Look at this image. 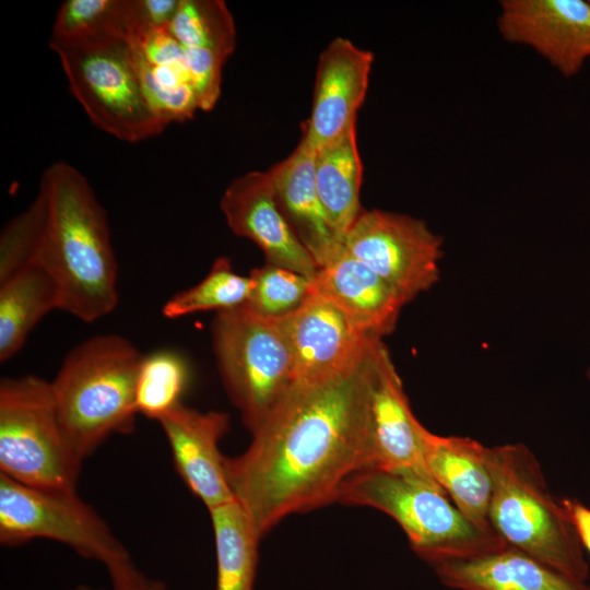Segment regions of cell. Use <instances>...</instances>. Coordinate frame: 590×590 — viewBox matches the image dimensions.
I'll use <instances>...</instances> for the list:
<instances>
[{
  "instance_id": "6da1fadb",
  "label": "cell",
  "mask_w": 590,
  "mask_h": 590,
  "mask_svg": "<svg viewBox=\"0 0 590 590\" xmlns=\"http://www.w3.org/2000/svg\"><path fill=\"white\" fill-rule=\"evenodd\" d=\"M364 359L332 378L295 382L251 433L248 448L225 457L234 499L260 538L290 515L337 502L344 482L371 467L363 408Z\"/></svg>"
},
{
  "instance_id": "7a4b0ae2",
  "label": "cell",
  "mask_w": 590,
  "mask_h": 590,
  "mask_svg": "<svg viewBox=\"0 0 590 590\" xmlns=\"http://www.w3.org/2000/svg\"><path fill=\"white\" fill-rule=\"evenodd\" d=\"M44 214L36 263L54 279L60 310L93 322L118 303V264L106 212L82 173L51 164L39 181Z\"/></svg>"
},
{
  "instance_id": "3957f363",
  "label": "cell",
  "mask_w": 590,
  "mask_h": 590,
  "mask_svg": "<svg viewBox=\"0 0 590 590\" xmlns=\"http://www.w3.org/2000/svg\"><path fill=\"white\" fill-rule=\"evenodd\" d=\"M143 357L121 335H95L67 355L50 381L61 429L80 463L110 435L133 430Z\"/></svg>"
},
{
  "instance_id": "277c9868",
  "label": "cell",
  "mask_w": 590,
  "mask_h": 590,
  "mask_svg": "<svg viewBox=\"0 0 590 590\" xmlns=\"http://www.w3.org/2000/svg\"><path fill=\"white\" fill-rule=\"evenodd\" d=\"M487 461L492 530L507 545L586 581L589 565L583 550L534 453L523 444H506L488 447Z\"/></svg>"
},
{
  "instance_id": "5b68a950",
  "label": "cell",
  "mask_w": 590,
  "mask_h": 590,
  "mask_svg": "<svg viewBox=\"0 0 590 590\" xmlns=\"http://www.w3.org/2000/svg\"><path fill=\"white\" fill-rule=\"evenodd\" d=\"M337 502L375 508L403 530L412 550L427 564L472 556L506 543L468 519L429 473L365 469L341 486Z\"/></svg>"
},
{
  "instance_id": "8992f818",
  "label": "cell",
  "mask_w": 590,
  "mask_h": 590,
  "mask_svg": "<svg viewBox=\"0 0 590 590\" xmlns=\"http://www.w3.org/2000/svg\"><path fill=\"white\" fill-rule=\"evenodd\" d=\"M36 538L63 543L82 557L102 563L114 588H130L146 579L108 524L75 489L28 486L0 473L1 544L19 545Z\"/></svg>"
},
{
  "instance_id": "52a82bcc",
  "label": "cell",
  "mask_w": 590,
  "mask_h": 590,
  "mask_svg": "<svg viewBox=\"0 0 590 590\" xmlns=\"http://www.w3.org/2000/svg\"><path fill=\"white\" fill-rule=\"evenodd\" d=\"M212 342L224 388L252 433L295 384L281 320L244 305L221 310L212 322Z\"/></svg>"
},
{
  "instance_id": "ba28073f",
  "label": "cell",
  "mask_w": 590,
  "mask_h": 590,
  "mask_svg": "<svg viewBox=\"0 0 590 590\" xmlns=\"http://www.w3.org/2000/svg\"><path fill=\"white\" fill-rule=\"evenodd\" d=\"M49 47L59 56L72 95L96 127L130 143L167 127L145 97L125 36L102 34Z\"/></svg>"
},
{
  "instance_id": "9c48e42d",
  "label": "cell",
  "mask_w": 590,
  "mask_h": 590,
  "mask_svg": "<svg viewBox=\"0 0 590 590\" xmlns=\"http://www.w3.org/2000/svg\"><path fill=\"white\" fill-rule=\"evenodd\" d=\"M61 429L50 382H0V473L34 487L75 489L81 471Z\"/></svg>"
},
{
  "instance_id": "30bf717a",
  "label": "cell",
  "mask_w": 590,
  "mask_h": 590,
  "mask_svg": "<svg viewBox=\"0 0 590 590\" xmlns=\"http://www.w3.org/2000/svg\"><path fill=\"white\" fill-rule=\"evenodd\" d=\"M344 249L390 284L409 304L440 275L442 239L414 216L362 210L343 238Z\"/></svg>"
},
{
  "instance_id": "8fae6325",
  "label": "cell",
  "mask_w": 590,
  "mask_h": 590,
  "mask_svg": "<svg viewBox=\"0 0 590 590\" xmlns=\"http://www.w3.org/2000/svg\"><path fill=\"white\" fill-rule=\"evenodd\" d=\"M363 408L371 468L428 473L424 462L427 428L414 415L390 353L371 341L363 368Z\"/></svg>"
},
{
  "instance_id": "7c38bea8",
  "label": "cell",
  "mask_w": 590,
  "mask_h": 590,
  "mask_svg": "<svg viewBox=\"0 0 590 590\" xmlns=\"http://www.w3.org/2000/svg\"><path fill=\"white\" fill-rule=\"evenodd\" d=\"M497 25L507 42L531 47L566 78L590 58L588 0H504Z\"/></svg>"
},
{
  "instance_id": "4fadbf2b",
  "label": "cell",
  "mask_w": 590,
  "mask_h": 590,
  "mask_svg": "<svg viewBox=\"0 0 590 590\" xmlns=\"http://www.w3.org/2000/svg\"><path fill=\"white\" fill-rule=\"evenodd\" d=\"M280 320L292 352L295 382L299 384L355 369L375 340L311 291L296 310Z\"/></svg>"
},
{
  "instance_id": "5bb4252c",
  "label": "cell",
  "mask_w": 590,
  "mask_h": 590,
  "mask_svg": "<svg viewBox=\"0 0 590 590\" xmlns=\"http://www.w3.org/2000/svg\"><path fill=\"white\" fill-rule=\"evenodd\" d=\"M374 55L342 37L321 52L317 66L310 117L300 142L312 151L338 139L356 125L367 88Z\"/></svg>"
},
{
  "instance_id": "9a60e30c",
  "label": "cell",
  "mask_w": 590,
  "mask_h": 590,
  "mask_svg": "<svg viewBox=\"0 0 590 590\" xmlns=\"http://www.w3.org/2000/svg\"><path fill=\"white\" fill-rule=\"evenodd\" d=\"M221 209L234 234L252 240L268 264L314 279L319 268L282 214L268 172L234 179L221 198Z\"/></svg>"
},
{
  "instance_id": "2e32d148",
  "label": "cell",
  "mask_w": 590,
  "mask_h": 590,
  "mask_svg": "<svg viewBox=\"0 0 590 590\" xmlns=\"http://www.w3.org/2000/svg\"><path fill=\"white\" fill-rule=\"evenodd\" d=\"M160 423L168 441L175 468L190 491L208 509L235 500L228 485L219 444L228 432L224 412H200L176 405Z\"/></svg>"
},
{
  "instance_id": "e0dca14e",
  "label": "cell",
  "mask_w": 590,
  "mask_h": 590,
  "mask_svg": "<svg viewBox=\"0 0 590 590\" xmlns=\"http://www.w3.org/2000/svg\"><path fill=\"white\" fill-rule=\"evenodd\" d=\"M310 291L322 297L366 335L384 339L398 322L405 300L344 247L311 280Z\"/></svg>"
},
{
  "instance_id": "ac0fdd59",
  "label": "cell",
  "mask_w": 590,
  "mask_h": 590,
  "mask_svg": "<svg viewBox=\"0 0 590 590\" xmlns=\"http://www.w3.org/2000/svg\"><path fill=\"white\" fill-rule=\"evenodd\" d=\"M452 590H590L571 578L509 545L465 557L428 564Z\"/></svg>"
},
{
  "instance_id": "d6986e66",
  "label": "cell",
  "mask_w": 590,
  "mask_h": 590,
  "mask_svg": "<svg viewBox=\"0 0 590 590\" xmlns=\"http://www.w3.org/2000/svg\"><path fill=\"white\" fill-rule=\"evenodd\" d=\"M278 205L318 268L331 261L343 241L331 226L315 181V151L302 142L268 170Z\"/></svg>"
},
{
  "instance_id": "ffe728a7",
  "label": "cell",
  "mask_w": 590,
  "mask_h": 590,
  "mask_svg": "<svg viewBox=\"0 0 590 590\" xmlns=\"http://www.w3.org/2000/svg\"><path fill=\"white\" fill-rule=\"evenodd\" d=\"M487 450L470 437L440 436L428 429L424 437L423 456L430 476L468 519L493 531L488 522L493 482Z\"/></svg>"
},
{
  "instance_id": "44dd1931",
  "label": "cell",
  "mask_w": 590,
  "mask_h": 590,
  "mask_svg": "<svg viewBox=\"0 0 590 590\" xmlns=\"http://www.w3.org/2000/svg\"><path fill=\"white\" fill-rule=\"evenodd\" d=\"M145 97L168 126L190 119L199 104L182 46L168 27L146 28L130 45Z\"/></svg>"
},
{
  "instance_id": "7402d4cb",
  "label": "cell",
  "mask_w": 590,
  "mask_h": 590,
  "mask_svg": "<svg viewBox=\"0 0 590 590\" xmlns=\"http://www.w3.org/2000/svg\"><path fill=\"white\" fill-rule=\"evenodd\" d=\"M362 178L356 125L315 151L317 191L328 220L342 241L363 210L359 202Z\"/></svg>"
},
{
  "instance_id": "603a6c76",
  "label": "cell",
  "mask_w": 590,
  "mask_h": 590,
  "mask_svg": "<svg viewBox=\"0 0 590 590\" xmlns=\"http://www.w3.org/2000/svg\"><path fill=\"white\" fill-rule=\"evenodd\" d=\"M52 309H60L59 291L40 264L27 266L0 282V361L13 357Z\"/></svg>"
},
{
  "instance_id": "cb8c5ba5",
  "label": "cell",
  "mask_w": 590,
  "mask_h": 590,
  "mask_svg": "<svg viewBox=\"0 0 590 590\" xmlns=\"http://www.w3.org/2000/svg\"><path fill=\"white\" fill-rule=\"evenodd\" d=\"M209 512L216 551L215 590H253L261 538L252 522L236 500Z\"/></svg>"
},
{
  "instance_id": "d4e9b609",
  "label": "cell",
  "mask_w": 590,
  "mask_h": 590,
  "mask_svg": "<svg viewBox=\"0 0 590 590\" xmlns=\"http://www.w3.org/2000/svg\"><path fill=\"white\" fill-rule=\"evenodd\" d=\"M168 28L186 50L206 51L227 60L235 49L234 20L220 0H180Z\"/></svg>"
},
{
  "instance_id": "484cf974",
  "label": "cell",
  "mask_w": 590,
  "mask_h": 590,
  "mask_svg": "<svg viewBox=\"0 0 590 590\" xmlns=\"http://www.w3.org/2000/svg\"><path fill=\"white\" fill-rule=\"evenodd\" d=\"M249 287V278L237 274L229 260L221 257L202 281L172 296L162 314L175 319L200 311L236 308L246 303Z\"/></svg>"
},
{
  "instance_id": "4316f807",
  "label": "cell",
  "mask_w": 590,
  "mask_h": 590,
  "mask_svg": "<svg viewBox=\"0 0 590 590\" xmlns=\"http://www.w3.org/2000/svg\"><path fill=\"white\" fill-rule=\"evenodd\" d=\"M188 380V365L176 352L162 350L144 355L135 387L138 413L157 421L181 403Z\"/></svg>"
},
{
  "instance_id": "83f0119b",
  "label": "cell",
  "mask_w": 590,
  "mask_h": 590,
  "mask_svg": "<svg viewBox=\"0 0 590 590\" xmlns=\"http://www.w3.org/2000/svg\"><path fill=\"white\" fill-rule=\"evenodd\" d=\"M130 17V0H67L56 14L49 45L110 33L126 37Z\"/></svg>"
},
{
  "instance_id": "f1b7e54d",
  "label": "cell",
  "mask_w": 590,
  "mask_h": 590,
  "mask_svg": "<svg viewBox=\"0 0 590 590\" xmlns=\"http://www.w3.org/2000/svg\"><path fill=\"white\" fill-rule=\"evenodd\" d=\"M250 287L245 307L270 318L296 310L310 293L311 280L288 269L266 263L248 275Z\"/></svg>"
},
{
  "instance_id": "f546056e",
  "label": "cell",
  "mask_w": 590,
  "mask_h": 590,
  "mask_svg": "<svg viewBox=\"0 0 590 590\" xmlns=\"http://www.w3.org/2000/svg\"><path fill=\"white\" fill-rule=\"evenodd\" d=\"M44 205L37 193L32 204L12 219L0 238V282L36 263Z\"/></svg>"
},
{
  "instance_id": "4dcf8cb0",
  "label": "cell",
  "mask_w": 590,
  "mask_h": 590,
  "mask_svg": "<svg viewBox=\"0 0 590 590\" xmlns=\"http://www.w3.org/2000/svg\"><path fill=\"white\" fill-rule=\"evenodd\" d=\"M180 0H131L134 20L144 26L168 27Z\"/></svg>"
},
{
  "instance_id": "1f68e13d",
  "label": "cell",
  "mask_w": 590,
  "mask_h": 590,
  "mask_svg": "<svg viewBox=\"0 0 590 590\" xmlns=\"http://www.w3.org/2000/svg\"><path fill=\"white\" fill-rule=\"evenodd\" d=\"M559 503L582 550L590 555V508L573 498H564Z\"/></svg>"
},
{
  "instance_id": "d6a6232c",
  "label": "cell",
  "mask_w": 590,
  "mask_h": 590,
  "mask_svg": "<svg viewBox=\"0 0 590 590\" xmlns=\"http://www.w3.org/2000/svg\"><path fill=\"white\" fill-rule=\"evenodd\" d=\"M74 590H94V589H91L85 586H80L75 588ZM113 590H165V586L161 581H154V580L152 581V580L145 579L144 581H142L141 583L137 586L125 588V589L114 588Z\"/></svg>"
},
{
  "instance_id": "836d02e7",
  "label": "cell",
  "mask_w": 590,
  "mask_h": 590,
  "mask_svg": "<svg viewBox=\"0 0 590 590\" xmlns=\"http://www.w3.org/2000/svg\"><path fill=\"white\" fill-rule=\"evenodd\" d=\"M587 377H588V380L590 381V366H589V368L587 370Z\"/></svg>"
},
{
  "instance_id": "e575fe53",
  "label": "cell",
  "mask_w": 590,
  "mask_h": 590,
  "mask_svg": "<svg viewBox=\"0 0 590 590\" xmlns=\"http://www.w3.org/2000/svg\"><path fill=\"white\" fill-rule=\"evenodd\" d=\"M588 1H589V3H590V0H588Z\"/></svg>"
}]
</instances>
